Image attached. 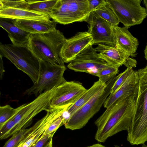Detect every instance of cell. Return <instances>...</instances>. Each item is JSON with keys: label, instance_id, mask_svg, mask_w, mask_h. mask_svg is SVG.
<instances>
[{"label": "cell", "instance_id": "10", "mask_svg": "<svg viewBox=\"0 0 147 147\" xmlns=\"http://www.w3.org/2000/svg\"><path fill=\"white\" fill-rule=\"evenodd\" d=\"M68 106L57 108H49L47 113L28 130L23 139L16 147H30L44 135L46 129L50 124L61 116Z\"/></svg>", "mask_w": 147, "mask_h": 147}, {"label": "cell", "instance_id": "33", "mask_svg": "<svg viewBox=\"0 0 147 147\" xmlns=\"http://www.w3.org/2000/svg\"><path fill=\"white\" fill-rule=\"evenodd\" d=\"M87 147H106V146L100 144H96Z\"/></svg>", "mask_w": 147, "mask_h": 147}, {"label": "cell", "instance_id": "4", "mask_svg": "<svg viewBox=\"0 0 147 147\" xmlns=\"http://www.w3.org/2000/svg\"><path fill=\"white\" fill-rule=\"evenodd\" d=\"M118 77V75L116 76L107 82L105 86L101 88L90 100L71 115L64 124L65 128L74 130L85 126L104 104Z\"/></svg>", "mask_w": 147, "mask_h": 147}, {"label": "cell", "instance_id": "11", "mask_svg": "<svg viewBox=\"0 0 147 147\" xmlns=\"http://www.w3.org/2000/svg\"><path fill=\"white\" fill-rule=\"evenodd\" d=\"M87 90L79 82L66 81L56 87L49 108L70 106L74 104Z\"/></svg>", "mask_w": 147, "mask_h": 147}, {"label": "cell", "instance_id": "38", "mask_svg": "<svg viewBox=\"0 0 147 147\" xmlns=\"http://www.w3.org/2000/svg\"><path fill=\"white\" fill-rule=\"evenodd\" d=\"M115 147H120V146H118V145H115Z\"/></svg>", "mask_w": 147, "mask_h": 147}, {"label": "cell", "instance_id": "19", "mask_svg": "<svg viewBox=\"0 0 147 147\" xmlns=\"http://www.w3.org/2000/svg\"><path fill=\"white\" fill-rule=\"evenodd\" d=\"M0 18L14 20L45 21L51 18L48 15L22 9L8 7L0 9Z\"/></svg>", "mask_w": 147, "mask_h": 147}, {"label": "cell", "instance_id": "37", "mask_svg": "<svg viewBox=\"0 0 147 147\" xmlns=\"http://www.w3.org/2000/svg\"><path fill=\"white\" fill-rule=\"evenodd\" d=\"M142 147H147V145L144 144H142Z\"/></svg>", "mask_w": 147, "mask_h": 147}, {"label": "cell", "instance_id": "2", "mask_svg": "<svg viewBox=\"0 0 147 147\" xmlns=\"http://www.w3.org/2000/svg\"><path fill=\"white\" fill-rule=\"evenodd\" d=\"M137 71L138 95L127 137V141L132 145L143 144L147 141V65Z\"/></svg>", "mask_w": 147, "mask_h": 147}, {"label": "cell", "instance_id": "1", "mask_svg": "<svg viewBox=\"0 0 147 147\" xmlns=\"http://www.w3.org/2000/svg\"><path fill=\"white\" fill-rule=\"evenodd\" d=\"M138 92L126 94L114 103L95 122V139L104 143L122 131H128L132 122Z\"/></svg>", "mask_w": 147, "mask_h": 147}, {"label": "cell", "instance_id": "13", "mask_svg": "<svg viewBox=\"0 0 147 147\" xmlns=\"http://www.w3.org/2000/svg\"><path fill=\"white\" fill-rule=\"evenodd\" d=\"M92 45L87 47L70 62L68 68L75 71L90 74L91 70L95 69L96 71L110 65L100 57Z\"/></svg>", "mask_w": 147, "mask_h": 147}, {"label": "cell", "instance_id": "16", "mask_svg": "<svg viewBox=\"0 0 147 147\" xmlns=\"http://www.w3.org/2000/svg\"><path fill=\"white\" fill-rule=\"evenodd\" d=\"M129 28L112 26L113 33L115 41V47L129 56L136 57L139 45L138 41L128 30Z\"/></svg>", "mask_w": 147, "mask_h": 147}, {"label": "cell", "instance_id": "32", "mask_svg": "<svg viewBox=\"0 0 147 147\" xmlns=\"http://www.w3.org/2000/svg\"><path fill=\"white\" fill-rule=\"evenodd\" d=\"M0 79L1 80L3 78L5 71L2 59L3 57L0 55Z\"/></svg>", "mask_w": 147, "mask_h": 147}, {"label": "cell", "instance_id": "31", "mask_svg": "<svg viewBox=\"0 0 147 147\" xmlns=\"http://www.w3.org/2000/svg\"><path fill=\"white\" fill-rule=\"evenodd\" d=\"M105 0H88V6L91 12L100 5L104 2Z\"/></svg>", "mask_w": 147, "mask_h": 147}, {"label": "cell", "instance_id": "21", "mask_svg": "<svg viewBox=\"0 0 147 147\" xmlns=\"http://www.w3.org/2000/svg\"><path fill=\"white\" fill-rule=\"evenodd\" d=\"M106 85V83H103L99 80L95 82L74 104L69 107L64 112L62 116L64 119V124L69 117L77 110L90 100L101 88Z\"/></svg>", "mask_w": 147, "mask_h": 147}, {"label": "cell", "instance_id": "26", "mask_svg": "<svg viewBox=\"0 0 147 147\" xmlns=\"http://www.w3.org/2000/svg\"><path fill=\"white\" fill-rule=\"evenodd\" d=\"M28 129H22L12 135L3 147H16L21 141L27 132Z\"/></svg>", "mask_w": 147, "mask_h": 147}, {"label": "cell", "instance_id": "12", "mask_svg": "<svg viewBox=\"0 0 147 147\" xmlns=\"http://www.w3.org/2000/svg\"><path fill=\"white\" fill-rule=\"evenodd\" d=\"M86 22L89 24L88 32L92 37L93 45L102 44L115 46L112 25L111 23L93 11L90 13Z\"/></svg>", "mask_w": 147, "mask_h": 147}, {"label": "cell", "instance_id": "18", "mask_svg": "<svg viewBox=\"0 0 147 147\" xmlns=\"http://www.w3.org/2000/svg\"><path fill=\"white\" fill-rule=\"evenodd\" d=\"M13 20L12 19L0 18V26L8 33L12 44L18 46L28 47L29 36L31 33L16 26L14 24Z\"/></svg>", "mask_w": 147, "mask_h": 147}, {"label": "cell", "instance_id": "24", "mask_svg": "<svg viewBox=\"0 0 147 147\" xmlns=\"http://www.w3.org/2000/svg\"><path fill=\"white\" fill-rule=\"evenodd\" d=\"M119 67L109 65L98 70L93 75L98 77L99 80L104 83H106L116 76L119 72Z\"/></svg>", "mask_w": 147, "mask_h": 147}, {"label": "cell", "instance_id": "23", "mask_svg": "<svg viewBox=\"0 0 147 147\" xmlns=\"http://www.w3.org/2000/svg\"><path fill=\"white\" fill-rule=\"evenodd\" d=\"M93 11L99 17L111 23L112 26H118L120 22L106 0Z\"/></svg>", "mask_w": 147, "mask_h": 147}, {"label": "cell", "instance_id": "20", "mask_svg": "<svg viewBox=\"0 0 147 147\" xmlns=\"http://www.w3.org/2000/svg\"><path fill=\"white\" fill-rule=\"evenodd\" d=\"M138 72L134 71L113 94H109L103 104L104 107L107 109L124 96L135 93L138 90Z\"/></svg>", "mask_w": 147, "mask_h": 147}, {"label": "cell", "instance_id": "27", "mask_svg": "<svg viewBox=\"0 0 147 147\" xmlns=\"http://www.w3.org/2000/svg\"><path fill=\"white\" fill-rule=\"evenodd\" d=\"M134 72L132 68H127L123 72L119 74L117 79L111 89L110 95L113 94L123 84L126 79Z\"/></svg>", "mask_w": 147, "mask_h": 147}, {"label": "cell", "instance_id": "35", "mask_svg": "<svg viewBox=\"0 0 147 147\" xmlns=\"http://www.w3.org/2000/svg\"><path fill=\"white\" fill-rule=\"evenodd\" d=\"M144 57L147 60V43L144 51Z\"/></svg>", "mask_w": 147, "mask_h": 147}, {"label": "cell", "instance_id": "30", "mask_svg": "<svg viewBox=\"0 0 147 147\" xmlns=\"http://www.w3.org/2000/svg\"><path fill=\"white\" fill-rule=\"evenodd\" d=\"M54 133L45 135L30 147H44L52 139Z\"/></svg>", "mask_w": 147, "mask_h": 147}, {"label": "cell", "instance_id": "34", "mask_svg": "<svg viewBox=\"0 0 147 147\" xmlns=\"http://www.w3.org/2000/svg\"><path fill=\"white\" fill-rule=\"evenodd\" d=\"M52 139L48 142L44 147H52Z\"/></svg>", "mask_w": 147, "mask_h": 147}, {"label": "cell", "instance_id": "7", "mask_svg": "<svg viewBox=\"0 0 147 147\" xmlns=\"http://www.w3.org/2000/svg\"><path fill=\"white\" fill-rule=\"evenodd\" d=\"M39 61L40 67L37 82L26 90L24 95H34L37 97L66 81L63 76L66 69L65 65Z\"/></svg>", "mask_w": 147, "mask_h": 147}, {"label": "cell", "instance_id": "17", "mask_svg": "<svg viewBox=\"0 0 147 147\" xmlns=\"http://www.w3.org/2000/svg\"><path fill=\"white\" fill-rule=\"evenodd\" d=\"M14 24L21 29L31 34L48 33L56 29L57 23L53 20L45 21L14 20Z\"/></svg>", "mask_w": 147, "mask_h": 147}, {"label": "cell", "instance_id": "9", "mask_svg": "<svg viewBox=\"0 0 147 147\" xmlns=\"http://www.w3.org/2000/svg\"><path fill=\"white\" fill-rule=\"evenodd\" d=\"M119 22L128 28L140 24L147 16L141 0H106Z\"/></svg>", "mask_w": 147, "mask_h": 147}, {"label": "cell", "instance_id": "29", "mask_svg": "<svg viewBox=\"0 0 147 147\" xmlns=\"http://www.w3.org/2000/svg\"><path fill=\"white\" fill-rule=\"evenodd\" d=\"M63 125H64V118L62 115L50 124L45 130L44 135L55 134L58 129Z\"/></svg>", "mask_w": 147, "mask_h": 147}, {"label": "cell", "instance_id": "28", "mask_svg": "<svg viewBox=\"0 0 147 147\" xmlns=\"http://www.w3.org/2000/svg\"><path fill=\"white\" fill-rule=\"evenodd\" d=\"M15 116L8 121L2 126L0 127V140L5 139L7 135L16 126V124L14 120Z\"/></svg>", "mask_w": 147, "mask_h": 147}, {"label": "cell", "instance_id": "8", "mask_svg": "<svg viewBox=\"0 0 147 147\" xmlns=\"http://www.w3.org/2000/svg\"><path fill=\"white\" fill-rule=\"evenodd\" d=\"M56 88L42 93L30 103L24 104L23 107L14 117L16 126L7 135L6 139L16 132L25 129L31 124L35 116L49 108Z\"/></svg>", "mask_w": 147, "mask_h": 147}, {"label": "cell", "instance_id": "25", "mask_svg": "<svg viewBox=\"0 0 147 147\" xmlns=\"http://www.w3.org/2000/svg\"><path fill=\"white\" fill-rule=\"evenodd\" d=\"M24 104L16 108L9 105L0 107V127L14 116L23 107Z\"/></svg>", "mask_w": 147, "mask_h": 147}, {"label": "cell", "instance_id": "6", "mask_svg": "<svg viewBox=\"0 0 147 147\" xmlns=\"http://www.w3.org/2000/svg\"><path fill=\"white\" fill-rule=\"evenodd\" d=\"M90 13L88 0H58L49 16L57 23L66 25L86 22Z\"/></svg>", "mask_w": 147, "mask_h": 147}, {"label": "cell", "instance_id": "36", "mask_svg": "<svg viewBox=\"0 0 147 147\" xmlns=\"http://www.w3.org/2000/svg\"><path fill=\"white\" fill-rule=\"evenodd\" d=\"M143 3L146 7V9L147 11V0H144Z\"/></svg>", "mask_w": 147, "mask_h": 147}, {"label": "cell", "instance_id": "3", "mask_svg": "<svg viewBox=\"0 0 147 147\" xmlns=\"http://www.w3.org/2000/svg\"><path fill=\"white\" fill-rule=\"evenodd\" d=\"M66 39L56 29L48 33L30 34L28 47L39 60L64 65L60 52Z\"/></svg>", "mask_w": 147, "mask_h": 147}, {"label": "cell", "instance_id": "15", "mask_svg": "<svg viewBox=\"0 0 147 147\" xmlns=\"http://www.w3.org/2000/svg\"><path fill=\"white\" fill-rule=\"evenodd\" d=\"M95 48L100 57L111 65L120 67L123 65L127 68L136 66V60L115 47L99 44Z\"/></svg>", "mask_w": 147, "mask_h": 147}, {"label": "cell", "instance_id": "22", "mask_svg": "<svg viewBox=\"0 0 147 147\" xmlns=\"http://www.w3.org/2000/svg\"><path fill=\"white\" fill-rule=\"evenodd\" d=\"M58 0H18L16 7L49 15Z\"/></svg>", "mask_w": 147, "mask_h": 147}, {"label": "cell", "instance_id": "5", "mask_svg": "<svg viewBox=\"0 0 147 147\" xmlns=\"http://www.w3.org/2000/svg\"><path fill=\"white\" fill-rule=\"evenodd\" d=\"M0 55L27 75L34 84L37 82L40 67L39 61L28 47L0 42Z\"/></svg>", "mask_w": 147, "mask_h": 147}, {"label": "cell", "instance_id": "14", "mask_svg": "<svg viewBox=\"0 0 147 147\" xmlns=\"http://www.w3.org/2000/svg\"><path fill=\"white\" fill-rule=\"evenodd\" d=\"M93 45L92 37L88 31L78 32L66 39L61 51V57L64 63L70 62L86 48Z\"/></svg>", "mask_w": 147, "mask_h": 147}]
</instances>
